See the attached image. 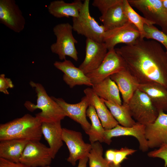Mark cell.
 <instances>
[{
  "label": "cell",
  "instance_id": "1",
  "mask_svg": "<svg viewBox=\"0 0 167 167\" xmlns=\"http://www.w3.org/2000/svg\"><path fill=\"white\" fill-rule=\"evenodd\" d=\"M114 49L140 84L156 82L167 89V54L159 43L139 38Z\"/></svg>",
  "mask_w": 167,
  "mask_h": 167
},
{
  "label": "cell",
  "instance_id": "2",
  "mask_svg": "<svg viewBox=\"0 0 167 167\" xmlns=\"http://www.w3.org/2000/svg\"><path fill=\"white\" fill-rule=\"evenodd\" d=\"M42 122L36 116L27 113L22 117L0 125V141L24 139L40 141Z\"/></svg>",
  "mask_w": 167,
  "mask_h": 167
},
{
  "label": "cell",
  "instance_id": "3",
  "mask_svg": "<svg viewBox=\"0 0 167 167\" xmlns=\"http://www.w3.org/2000/svg\"><path fill=\"white\" fill-rule=\"evenodd\" d=\"M29 84L34 88L36 93V104L27 101L24 106L28 111L32 112L37 109H41V111L36 113L35 116L42 123L61 121L66 117L62 108L51 96L48 95L41 84L31 81Z\"/></svg>",
  "mask_w": 167,
  "mask_h": 167
},
{
  "label": "cell",
  "instance_id": "4",
  "mask_svg": "<svg viewBox=\"0 0 167 167\" xmlns=\"http://www.w3.org/2000/svg\"><path fill=\"white\" fill-rule=\"evenodd\" d=\"M73 31L72 25L68 23L58 24L53 28L56 41L50 45V49L60 60L66 59L67 56L75 61L78 60V53L75 47L78 41L73 35Z\"/></svg>",
  "mask_w": 167,
  "mask_h": 167
},
{
  "label": "cell",
  "instance_id": "5",
  "mask_svg": "<svg viewBox=\"0 0 167 167\" xmlns=\"http://www.w3.org/2000/svg\"><path fill=\"white\" fill-rule=\"evenodd\" d=\"M92 5L100 12L99 19L105 32L129 22L124 11L123 0H94Z\"/></svg>",
  "mask_w": 167,
  "mask_h": 167
},
{
  "label": "cell",
  "instance_id": "6",
  "mask_svg": "<svg viewBox=\"0 0 167 167\" xmlns=\"http://www.w3.org/2000/svg\"><path fill=\"white\" fill-rule=\"evenodd\" d=\"M90 1L85 0L78 16L72 18L73 31L79 35L99 42H103L105 29L103 25H100L90 15Z\"/></svg>",
  "mask_w": 167,
  "mask_h": 167
},
{
  "label": "cell",
  "instance_id": "7",
  "mask_svg": "<svg viewBox=\"0 0 167 167\" xmlns=\"http://www.w3.org/2000/svg\"><path fill=\"white\" fill-rule=\"evenodd\" d=\"M127 104L132 117L137 122L145 126L153 122L158 116L159 112L149 97L139 89Z\"/></svg>",
  "mask_w": 167,
  "mask_h": 167
},
{
  "label": "cell",
  "instance_id": "8",
  "mask_svg": "<svg viewBox=\"0 0 167 167\" xmlns=\"http://www.w3.org/2000/svg\"><path fill=\"white\" fill-rule=\"evenodd\" d=\"M131 6L143 15L144 17L159 26L162 31L167 34V11L161 0H128Z\"/></svg>",
  "mask_w": 167,
  "mask_h": 167
},
{
  "label": "cell",
  "instance_id": "9",
  "mask_svg": "<svg viewBox=\"0 0 167 167\" xmlns=\"http://www.w3.org/2000/svg\"><path fill=\"white\" fill-rule=\"evenodd\" d=\"M53 159L50 148L40 141L29 140L26 144L19 162L32 167L50 165Z\"/></svg>",
  "mask_w": 167,
  "mask_h": 167
},
{
  "label": "cell",
  "instance_id": "10",
  "mask_svg": "<svg viewBox=\"0 0 167 167\" xmlns=\"http://www.w3.org/2000/svg\"><path fill=\"white\" fill-rule=\"evenodd\" d=\"M62 139L69 152L67 161L72 165L75 166L78 160L88 157L92 144L84 142L81 133L62 128Z\"/></svg>",
  "mask_w": 167,
  "mask_h": 167
},
{
  "label": "cell",
  "instance_id": "11",
  "mask_svg": "<svg viewBox=\"0 0 167 167\" xmlns=\"http://www.w3.org/2000/svg\"><path fill=\"white\" fill-rule=\"evenodd\" d=\"M0 23L13 32L24 29L26 20L15 0H0Z\"/></svg>",
  "mask_w": 167,
  "mask_h": 167
},
{
  "label": "cell",
  "instance_id": "12",
  "mask_svg": "<svg viewBox=\"0 0 167 167\" xmlns=\"http://www.w3.org/2000/svg\"><path fill=\"white\" fill-rule=\"evenodd\" d=\"M125 68L126 66L124 60L114 49L108 51L97 69L86 75L93 85Z\"/></svg>",
  "mask_w": 167,
  "mask_h": 167
},
{
  "label": "cell",
  "instance_id": "13",
  "mask_svg": "<svg viewBox=\"0 0 167 167\" xmlns=\"http://www.w3.org/2000/svg\"><path fill=\"white\" fill-rule=\"evenodd\" d=\"M140 37V33L136 27L129 21L121 26L106 31L103 42L108 51L114 49L120 43L130 45L135 42Z\"/></svg>",
  "mask_w": 167,
  "mask_h": 167
},
{
  "label": "cell",
  "instance_id": "14",
  "mask_svg": "<svg viewBox=\"0 0 167 167\" xmlns=\"http://www.w3.org/2000/svg\"><path fill=\"white\" fill-rule=\"evenodd\" d=\"M85 43V57L79 67L86 75L99 66L108 51L104 42H97L87 38Z\"/></svg>",
  "mask_w": 167,
  "mask_h": 167
},
{
  "label": "cell",
  "instance_id": "15",
  "mask_svg": "<svg viewBox=\"0 0 167 167\" xmlns=\"http://www.w3.org/2000/svg\"><path fill=\"white\" fill-rule=\"evenodd\" d=\"M145 135L149 148L167 144V114L159 111L155 120L145 126Z\"/></svg>",
  "mask_w": 167,
  "mask_h": 167
},
{
  "label": "cell",
  "instance_id": "16",
  "mask_svg": "<svg viewBox=\"0 0 167 167\" xmlns=\"http://www.w3.org/2000/svg\"><path fill=\"white\" fill-rule=\"evenodd\" d=\"M51 97L62 108L66 116L79 124L85 131L89 129L91 124L87 119L86 112L90 104L86 96L83 97L79 102L73 104L66 102L62 98Z\"/></svg>",
  "mask_w": 167,
  "mask_h": 167
},
{
  "label": "cell",
  "instance_id": "17",
  "mask_svg": "<svg viewBox=\"0 0 167 167\" xmlns=\"http://www.w3.org/2000/svg\"><path fill=\"white\" fill-rule=\"evenodd\" d=\"M145 125L136 122L132 126L126 127L117 125L113 128L105 130L104 142L109 144L113 137L122 136H131L136 138L139 145V148L143 152L147 151L149 148L145 135Z\"/></svg>",
  "mask_w": 167,
  "mask_h": 167
},
{
  "label": "cell",
  "instance_id": "18",
  "mask_svg": "<svg viewBox=\"0 0 167 167\" xmlns=\"http://www.w3.org/2000/svg\"><path fill=\"white\" fill-rule=\"evenodd\" d=\"M54 65L64 73L63 79L70 88L77 85L93 86L89 78L70 60L65 59L62 62L56 61Z\"/></svg>",
  "mask_w": 167,
  "mask_h": 167
},
{
  "label": "cell",
  "instance_id": "19",
  "mask_svg": "<svg viewBox=\"0 0 167 167\" xmlns=\"http://www.w3.org/2000/svg\"><path fill=\"white\" fill-rule=\"evenodd\" d=\"M117 84L121 93L123 103L127 104L140 84L137 79L126 69L124 68L110 76Z\"/></svg>",
  "mask_w": 167,
  "mask_h": 167
},
{
  "label": "cell",
  "instance_id": "20",
  "mask_svg": "<svg viewBox=\"0 0 167 167\" xmlns=\"http://www.w3.org/2000/svg\"><path fill=\"white\" fill-rule=\"evenodd\" d=\"M90 105L95 108L101 123L105 130L112 129L119 124L114 118L103 100L98 96L92 88H88L84 90Z\"/></svg>",
  "mask_w": 167,
  "mask_h": 167
},
{
  "label": "cell",
  "instance_id": "21",
  "mask_svg": "<svg viewBox=\"0 0 167 167\" xmlns=\"http://www.w3.org/2000/svg\"><path fill=\"white\" fill-rule=\"evenodd\" d=\"M41 128L42 134L49 145L54 159L63 145L61 121L42 122Z\"/></svg>",
  "mask_w": 167,
  "mask_h": 167
},
{
  "label": "cell",
  "instance_id": "22",
  "mask_svg": "<svg viewBox=\"0 0 167 167\" xmlns=\"http://www.w3.org/2000/svg\"><path fill=\"white\" fill-rule=\"evenodd\" d=\"M138 89L148 96L158 112L167 111V89L165 87L152 82L140 84Z\"/></svg>",
  "mask_w": 167,
  "mask_h": 167
},
{
  "label": "cell",
  "instance_id": "23",
  "mask_svg": "<svg viewBox=\"0 0 167 167\" xmlns=\"http://www.w3.org/2000/svg\"><path fill=\"white\" fill-rule=\"evenodd\" d=\"M83 4L80 0H75L71 3L57 0L51 2L47 9L49 13L55 18L71 17L74 18L78 16Z\"/></svg>",
  "mask_w": 167,
  "mask_h": 167
},
{
  "label": "cell",
  "instance_id": "24",
  "mask_svg": "<svg viewBox=\"0 0 167 167\" xmlns=\"http://www.w3.org/2000/svg\"><path fill=\"white\" fill-rule=\"evenodd\" d=\"M29 141L24 139H14L0 141V158L15 162H19Z\"/></svg>",
  "mask_w": 167,
  "mask_h": 167
},
{
  "label": "cell",
  "instance_id": "25",
  "mask_svg": "<svg viewBox=\"0 0 167 167\" xmlns=\"http://www.w3.org/2000/svg\"><path fill=\"white\" fill-rule=\"evenodd\" d=\"M92 87L94 92L100 98L119 105H122L118 88L110 77L93 84Z\"/></svg>",
  "mask_w": 167,
  "mask_h": 167
},
{
  "label": "cell",
  "instance_id": "26",
  "mask_svg": "<svg viewBox=\"0 0 167 167\" xmlns=\"http://www.w3.org/2000/svg\"><path fill=\"white\" fill-rule=\"evenodd\" d=\"M87 116L91 121V126L85 131L89 136L91 143L96 142H104L105 129L103 127L94 107L90 105L86 112Z\"/></svg>",
  "mask_w": 167,
  "mask_h": 167
},
{
  "label": "cell",
  "instance_id": "27",
  "mask_svg": "<svg viewBox=\"0 0 167 167\" xmlns=\"http://www.w3.org/2000/svg\"><path fill=\"white\" fill-rule=\"evenodd\" d=\"M103 100L114 118L121 126L130 127L136 123L131 115L127 104L123 103L119 105Z\"/></svg>",
  "mask_w": 167,
  "mask_h": 167
},
{
  "label": "cell",
  "instance_id": "28",
  "mask_svg": "<svg viewBox=\"0 0 167 167\" xmlns=\"http://www.w3.org/2000/svg\"><path fill=\"white\" fill-rule=\"evenodd\" d=\"M123 6L124 11L129 21L133 24L137 28L140 33V38L144 39L145 32L144 25L153 24L141 16L132 8L128 0H123Z\"/></svg>",
  "mask_w": 167,
  "mask_h": 167
},
{
  "label": "cell",
  "instance_id": "29",
  "mask_svg": "<svg viewBox=\"0 0 167 167\" xmlns=\"http://www.w3.org/2000/svg\"><path fill=\"white\" fill-rule=\"evenodd\" d=\"M91 144L92 149L88 157L89 167H110L109 164L103 157V148L100 143Z\"/></svg>",
  "mask_w": 167,
  "mask_h": 167
},
{
  "label": "cell",
  "instance_id": "30",
  "mask_svg": "<svg viewBox=\"0 0 167 167\" xmlns=\"http://www.w3.org/2000/svg\"><path fill=\"white\" fill-rule=\"evenodd\" d=\"M144 38L151 39L162 44L166 49L167 54V34L158 29L153 24L144 25Z\"/></svg>",
  "mask_w": 167,
  "mask_h": 167
},
{
  "label": "cell",
  "instance_id": "31",
  "mask_svg": "<svg viewBox=\"0 0 167 167\" xmlns=\"http://www.w3.org/2000/svg\"><path fill=\"white\" fill-rule=\"evenodd\" d=\"M136 150L126 147L122 148L119 150H115V158L113 163L116 165L120 164L125 159L127 156L134 153Z\"/></svg>",
  "mask_w": 167,
  "mask_h": 167
},
{
  "label": "cell",
  "instance_id": "32",
  "mask_svg": "<svg viewBox=\"0 0 167 167\" xmlns=\"http://www.w3.org/2000/svg\"><path fill=\"white\" fill-rule=\"evenodd\" d=\"M149 157L159 158L164 160V167H167V144L163 145L157 149L149 152L148 154Z\"/></svg>",
  "mask_w": 167,
  "mask_h": 167
},
{
  "label": "cell",
  "instance_id": "33",
  "mask_svg": "<svg viewBox=\"0 0 167 167\" xmlns=\"http://www.w3.org/2000/svg\"><path fill=\"white\" fill-rule=\"evenodd\" d=\"M14 85L10 78L5 77L4 74L0 75V92L3 93L8 95L9 92L7 91L8 88H13Z\"/></svg>",
  "mask_w": 167,
  "mask_h": 167
},
{
  "label": "cell",
  "instance_id": "34",
  "mask_svg": "<svg viewBox=\"0 0 167 167\" xmlns=\"http://www.w3.org/2000/svg\"><path fill=\"white\" fill-rule=\"evenodd\" d=\"M0 167H32L20 162H15L0 158Z\"/></svg>",
  "mask_w": 167,
  "mask_h": 167
},
{
  "label": "cell",
  "instance_id": "35",
  "mask_svg": "<svg viewBox=\"0 0 167 167\" xmlns=\"http://www.w3.org/2000/svg\"><path fill=\"white\" fill-rule=\"evenodd\" d=\"M115 150L109 149L107 150L105 154V159L110 164L113 163L114 160Z\"/></svg>",
  "mask_w": 167,
  "mask_h": 167
},
{
  "label": "cell",
  "instance_id": "36",
  "mask_svg": "<svg viewBox=\"0 0 167 167\" xmlns=\"http://www.w3.org/2000/svg\"><path fill=\"white\" fill-rule=\"evenodd\" d=\"M88 160V157H86L79 160L77 167H86L87 162Z\"/></svg>",
  "mask_w": 167,
  "mask_h": 167
},
{
  "label": "cell",
  "instance_id": "37",
  "mask_svg": "<svg viewBox=\"0 0 167 167\" xmlns=\"http://www.w3.org/2000/svg\"><path fill=\"white\" fill-rule=\"evenodd\" d=\"M164 8L167 11V0H161Z\"/></svg>",
  "mask_w": 167,
  "mask_h": 167
},
{
  "label": "cell",
  "instance_id": "38",
  "mask_svg": "<svg viewBox=\"0 0 167 167\" xmlns=\"http://www.w3.org/2000/svg\"><path fill=\"white\" fill-rule=\"evenodd\" d=\"M110 167H121L120 165H116L113 163H111L109 164Z\"/></svg>",
  "mask_w": 167,
  "mask_h": 167
},
{
  "label": "cell",
  "instance_id": "39",
  "mask_svg": "<svg viewBox=\"0 0 167 167\" xmlns=\"http://www.w3.org/2000/svg\"><path fill=\"white\" fill-rule=\"evenodd\" d=\"M45 167H51L50 165H49V166H47Z\"/></svg>",
  "mask_w": 167,
  "mask_h": 167
}]
</instances>
